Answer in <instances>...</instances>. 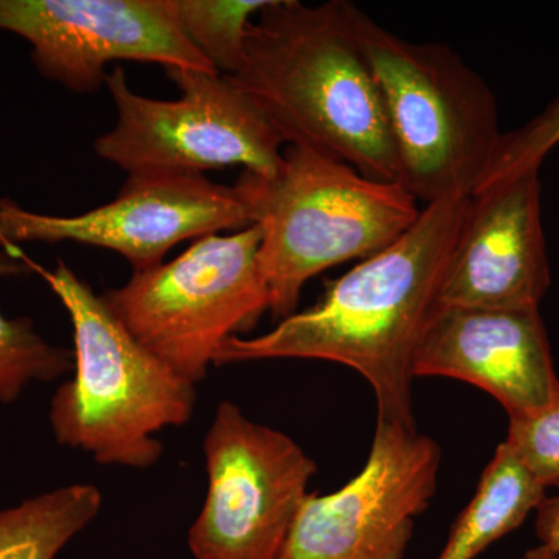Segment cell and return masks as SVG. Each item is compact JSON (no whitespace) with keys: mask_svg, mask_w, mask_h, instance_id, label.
Masks as SVG:
<instances>
[{"mask_svg":"<svg viewBox=\"0 0 559 559\" xmlns=\"http://www.w3.org/2000/svg\"><path fill=\"white\" fill-rule=\"evenodd\" d=\"M259 227L260 270L278 322L296 314L301 289L320 272L366 260L414 226L421 209L400 183L288 145L271 178L242 171L235 183Z\"/></svg>","mask_w":559,"mask_h":559,"instance_id":"3","label":"cell"},{"mask_svg":"<svg viewBox=\"0 0 559 559\" xmlns=\"http://www.w3.org/2000/svg\"><path fill=\"white\" fill-rule=\"evenodd\" d=\"M102 506L95 485L73 484L0 511V559H55Z\"/></svg>","mask_w":559,"mask_h":559,"instance_id":"15","label":"cell"},{"mask_svg":"<svg viewBox=\"0 0 559 559\" xmlns=\"http://www.w3.org/2000/svg\"><path fill=\"white\" fill-rule=\"evenodd\" d=\"M535 513V530L540 546L559 551V492L544 499Z\"/></svg>","mask_w":559,"mask_h":559,"instance_id":"20","label":"cell"},{"mask_svg":"<svg viewBox=\"0 0 559 559\" xmlns=\"http://www.w3.org/2000/svg\"><path fill=\"white\" fill-rule=\"evenodd\" d=\"M546 489L502 441L436 559H476L521 527L547 498Z\"/></svg>","mask_w":559,"mask_h":559,"instance_id":"14","label":"cell"},{"mask_svg":"<svg viewBox=\"0 0 559 559\" xmlns=\"http://www.w3.org/2000/svg\"><path fill=\"white\" fill-rule=\"evenodd\" d=\"M0 32L27 40L40 75L75 94L106 86L116 61L218 73L183 35L171 0H0Z\"/></svg>","mask_w":559,"mask_h":559,"instance_id":"11","label":"cell"},{"mask_svg":"<svg viewBox=\"0 0 559 559\" xmlns=\"http://www.w3.org/2000/svg\"><path fill=\"white\" fill-rule=\"evenodd\" d=\"M32 267L69 312L75 345L73 378L51 399L55 439L102 465H156L164 454L156 433L190 421L194 384L140 345L64 261L58 260L53 271Z\"/></svg>","mask_w":559,"mask_h":559,"instance_id":"4","label":"cell"},{"mask_svg":"<svg viewBox=\"0 0 559 559\" xmlns=\"http://www.w3.org/2000/svg\"><path fill=\"white\" fill-rule=\"evenodd\" d=\"M267 0H171L183 35L221 75L235 76L246 61V38Z\"/></svg>","mask_w":559,"mask_h":559,"instance_id":"17","label":"cell"},{"mask_svg":"<svg viewBox=\"0 0 559 559\" xmlns=\"http://www.w3.org/2000/svg\"><path fill=\"white\" fill-rule=\"evenodd\" d=\"M250 226L252 216L240 190L204 175L128 176L116 200L76 216L40 215L0 200V248L79 242L114 250L134 272L159 266L179 242Z\"/></svg>","mask_w":559,"mask_h":559,"instance_id":"10","label":"cell"},{"mask_svg":"<svg viewBox=\"0 0 559 559\" xmlns=\"http://www.w3.org/2000/svg\"><path fill=\"white\" fill-rule=\"evenodd\" d=\"M549 288L539 170L476 191L444 275L441 307L539 310Z\"/></svg>","mask_w":559,"mask_h":559,"instance_id":"12","label":"cell"},{"mask_svg":"<svg viewBox=\"0 0 559 559\" xmlns=\"http://www.w3.org/2000/svg\"><path fill=\"white\" fill-rule=\"evenodd\" d=\"M32 266L20 248L0 250V277L27 274ZM72 369L73 352L44 341L31 319L0 314V404L13 403L33 381H53Z\"/></svg>","mask_w":559,"mask_h":559,"instance_id":"16","label":"cell"},{"mask_svg":"<svg viewBox=\"0 0 559 559\" xmlns=\"http://www.w3.org/2000/svg\"><path fill=\"white\" fill-rule=\"evenodd\" d=\"M440 463L436 440L377 421L362 471L337 491L307 496L277 559H404Z\"/></svg>","mask_w":559,"mask_h":559,"instance_id":"9","label":"cell"},{"mask_svg":"<svg viewBox=\"0 0 559 559\" xmlns=\"http://www.w3.org/2000/svg\"><path fill=\"white\" fill-rule=\"evenodd\" d=\"M471 197L423 205L399 240L325 285L310 310L255 337H231L213 366L266 359H318L358 371L373 389L378 421L417 429L414 362L433 312Z\"/></svg>","mask_w":559,"mask_h":559,"instance_id":"1","label":"cell"},{"mask_svg":"<svg viewBox=\"0 0 559 559\" xmlns=\"http://www.w3.org/2000/svg\"><path fill=\"white\" fill-rule=\"evenodd\" d=\"M260 242L257 226L209 235L178 259L134 272L103 300L140 345L197 385L221 345L255 329L270 311Z\"/></svg>","mask_w":559,"mask_h":559,"instance_id":"6","label":"cell"},{"mask_svg":"<svg viewBox=\"0 0 559 559\" xmlns=\"http://www.w3.org/2000/svg\"><path fill=\"white\" fill-rule=\"evenodd\" d=\"M165 72L180 90L178 100L142 97L123 69L109 72L106 87L117 123L95 140L100 159L128 176L202 175L229 167L264 178L277 175L285 139L249 92L221 73Z\"/></svg>","mask_w":559,"mask_h":559,"instance_id":"7","label":"cell"},{"mask_svg":"<svg viewBox=\"0 0 559 559\" xmlns=\"http://www.w3.org/2000/svg\"><path fill=\"white\" fill-rule=\"evenodd\" d=\"M348 13L380 90L400 186L425 205L473 197L503 134L487 81L447 44L403 39L352 2Z\"/></svg>","mask_w":559,"mask_h":559,"instance_id":"5","label":"cell"},{"mask_svg":"<svg viewBox=\"0 0 559 559\" xmlns=\"http://www.w3.org/2000/svg\"><path fill=\"white\" fill-rule=\"evenodd\" d=\"M414 377L451 378L476 385L498 400L509 418L543 409L559 392L539 310L440 305L419 344Z\"/></svg>","mask_w":559,"mask_h":559,"instance_id":"13","label":"cell"},{"mask_svg":"<svg viewBox=\"0 0 559 559\" xmlns=\"http://www.w3.org/2000/svg\"><path fill=\"white\" fill-rule=\"evenodd\" d=\"M348 10L347 0H267L249 24L245 64L230 79L259 102L286 145L399 183L388 116Z\"/></svg>","mask_w":559,"mask_h":559,"instance_id":"2","label":"cell"},{"mask_svg":"<svg viewBox=\"0 0 559 559\" xmlns=\"http://www.w3.org/2000/svg\"><path fill=\"white\" fill-rule=\"evenodd\" d=\"M207 496L189 532L194 559H277L318 465L286 433L223 401L204 439Z\"/></svg>","mask_w":559,"mask_h":559,"instance_id":"8","label":"cell"},{"mask_svg":"<svg viewBox=\"0 0 559 559\" xmlns=\"http://www.w3.org/2000/svg\"><path fill=\"white\" fill-rule=\"evenodd\" d=\"M506 443L544 487L559 484V392L543 409L509 418Z\"/></svg>","mask_w":559,"mask_h":559,"instance_id":"19","label":"cell"},{"mask_svg":"<svg viewBox=\"0 0 559 559\" xmlns=\"http://www.w3.org/2000/svg\"><path fill=\"white\" fill-rule=\"evenodd\" d=\"M558 145L559 95L527 123L516 130L503 132L491 164L476 191L524 171L539 170L544 159Z\"/></svg>","mask_w":559,"mask_h":559,"instance_id":"18","label":"cell"},{"mask_svg":"<svg viewBox=\"0 0 559 559\" xmlns=\"http://www.w3.org/2000/svg\"><path fill=\"white\" fill-rule=\"evenodd\" d=\"M521 559H559V551L551 550L549 547L538 544V546L533 547V549L525 551Z\"/></svg>","mask_w":559,"mask_h":559,"instance_id":"21","label":"cell"}]
</instances>
